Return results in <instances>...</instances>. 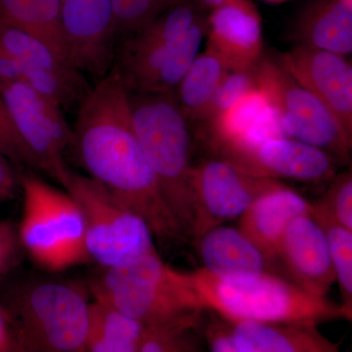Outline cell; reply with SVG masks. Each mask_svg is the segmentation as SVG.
I'll return each instance as SVG.
<instances>
[{"label":"cell","instance_id":"cell-1","mask_svg":"<svg viewBox=\"0 0 352 352\" xmlns=\"http://www.w3.org/2000/svg\"><path fill=\"white\" fill-rule=\"evenodd\" d=\"M73 133L69 150L88 177L144 220L157 239H185L139 143L129 90L113 69L78 106Z\"/></svg>","mask_w":352,"mask_h":352},{"label":"cell","instance_id":"cell-2","mask_svg":"<svg viewBox=\"0 0 352 352\" xmlns=\"http://www.w3.org/2000/svg\"><path fill=\"white\" fill-rule=\"evenodd\" d=\"M206 311L227 322L319 324L352 318V309L319 298L273 273L219 277L203 268L186 272Z\"/></svg>","mask_w":352,"mask_h":352},{"label":"cell","instance_id":"cell-3","mask_svg":"<svg viewBox=\"0 0 352 352\" xmlns=\"http://www.w3.org/2000/svg\"><path fill=\"white\" fill-rule=\"evenodd\" d=\"M131 119L164 200L191 241L195 221L189 122L175 94H129Z\"/></svg>","mask_w":352,"mask_h":352},{"label":"cell","instance_id":"cell-4","mask_svg":"<svg viewBox=\"0 0 352 352\" xmlns=\"http://www.w3.org/2000/svg\"><path fill=\"white\" fill-rule=\"evenodd\" d=\"M94 292L95 298L145 328L187 320L206 312L186 272L166 265L156 251L124 265L106 268Z\"/></svg>","mask_w":352,"mask_h":352},{"label":"cell","instance_id":"cell-5","mask_svg":"<svg viewBox=\"0 0 352 352\" xmlns=\"http://www.w3.org/2000/svg\"><path fill=\"white\" fill-rule=\"evenodd\" d=\"M6 308L25 352H87L90 303L76 285L29 282L14 289Z\"/></svg>","mask_w":352,"mask_h":352},{"label":"cell","instance_id":"cell-6","mask_svg":"<svg viewBox=\"0 0 352 352\" xmlns=\"http://www.w3.org/2000/svg\"><path fill=\"white\" fill-rule=\"evenodd\" d=\"M23 210L20 244L44 270L60 271L88 258L85 222L71 196L34 175L20 178Z\"/></svg>","mask_w":352,"mask_h":352},{"label":"cell","instance_id":"cell-7","mask_svg":"<svg viewBox=\"0 0 352 352\" xmlns=\"http://www.w3.org/2000/svg\"><path fill=\"white\" fill-rule=\"evenodd\" d=\"M61 185L82 212L88 258L106 270L156 251L154 236L144 220L91 178L69 168Z\"/></svg>","mask_w":352,"mask_h":352},{"label":"cell","instance_id":"cell-8","mask_svg":"<svg viewBox=\"0 0 352 352\" xmlns=\"http://www.w3.org/2000/svg\"><path fill=\"white\" fill-rule=\"evenodd\" d=\"M254 75L286 138L323 150L336 163H349L352 141L321 102L298 85L277 59L263 56Z\"/></svg>","mask_w":352,"mask_h":352},{"label":"cell","instance_id":"cell-9","mask_svg":"<svg viewBox=\"0 0 352 352\" xmlns=\"http://www.w3.org/2000/svg\"><path fill=\"white\" fill-rule=\"evenodd\" d=\"M0 92L36 168L61 185L69 168L65 155L71 149L74 136L63 109L23 82L3 83Z\"/></svg>","mask_w":352,"mask_h":352},{"label":"cell","instance_id":"cell-10","mask_svg":"<svg viewBox=\"0 0 352 352\" xmlns=\"http://www.w3.org/2000/svg\"><path fill=\"white\" fill-rule=\"evenodd\" d=\"M191 184L195 201L193 244L210 229L239 219L259 197L287 186L274 178L252 175L219 157L193 166Z\"/></svg>","mask_w":352,"mask_h":352},{"label":"cell","instance_id":"cell-11","mask_svg":"<svg viewBox=\"0 0 352 352\" xmlns=\"http://www.w3.org/2000/svg\"><path fill=\"white\" fill-rule=\"evenodd\" d=\"M207 32V15L182 36L148 47H122L117 69L129 94H175L200 53Z\"/></svg>","mask_w":352,"mask_h":352},{"label":"cell","instance_id":"cell-12","mask_svg":"<svg viewBox=\"0 0 352 352\" xmlns=\"http://www.w3.org/2000/svg\"><path fill=\"white\" fill-rule=\"evenodd\" d=\"M0 50L17 65L21 82L62 109L80 106L89 91L82 72L29 32L0 23Z\"/></svg>","mask_w":352,"mask_h":352},{"label":"cell","instance_id":"cell-13","mask_svg":"<svg viewBox=\"0 0 352 352\" xmlns=\"http://www.w3.org/2000/svg\"><path fill=\"white\" fill-rule=\"evenodd\" d=\"M241 170L263 177L321 182L335 176L336 162L323 150L288 138L214 152Z\"/></svg>","mask_w":352,"mask_h":352},{"label":"cell","instance_id":"cell-14","mask_svg":"<svg viewBox=\"0 0 352 352\" xmlns=\"http://www.w3.org/2000/svg\"><path fill=\"white\" fill-rule=\"evenodd\" d=\"M69 63L103 78L113 60L116 38L112 0H59Z\"/></svg>","mask_w":352,"mask_h":352},{"label":"cell","instance_id":"cell-15","mask_svg":"<svg viewBox=\"0 0 352 352\" xmlns=\"http://www.w3.org/2000/svg\"><path fill=\"white\" fill-rule=\"evenodd\" d=\"M277 60L298 85L321 102L352 141V67L346 58L295 46Z\"/></svg>","mask_w":352,"mask_h":352},{"label":"cell","instance_id":"cell-16","mask_svg":"<svg viewBox=\"0 0 352 352\" xmlns=\"http://www.w3.org/2000/svg\"><path fill=\"white\" fill-rule=\"evenodd\" d=\"M280 276L310 295L327 298L336 282L327 238L311 214L287 227L273 258Z\"/></svg>","mask_w":352,"mask_h":352},{"label":"cell","instance_id":"cell-17","mask_svg":"<svg viewBox=\"0 0 352 352\" xmlns=\"http://www.w3.org/2000/svg\"><path fill=\"white\" fill-rule=\"evenodd\" d=\"M206 36L207 46L229 71H254L263 56V23L250 0H233L210 11Z\"/></svg>","mask_w":352,"mask_h":352},{"label":"cell","instance_id":"cell-18","mask_svg":"<svg viewBox=\"0 0 352 352\" xmlns=\"http://www.w3.org/2000/svg\"><path fill=\"white\" fill-rule=\"evenodd\" d=\"M194 245L203 263L201 268L215 276L279 275L272 261L239 228L214 227L204 233Z\"/></svg>","mask_w":352,"mask_h":352},{"label":"cell","instance_id":"cell-19","mask_svg":"<svg viewBox=\"0 0 352 352\" xmlns=\"http://www.w3.org/2000/svg\"><path fill=\"white\" fill-rule=\"evenodd\" d=\"M227 323L240 352H342L339 344L325 337L317 324Z\"/></svg>","mask_w":352,"mask_h":352},{"label":"cell","instance_id":"cell-20","mask_svg":"<svg viewBox=\"0 0 352 352\" xmlns=\"http://www.w3.org/2000/svg\"><path fill=\"white\" fill-rule=\"evenodd\" d=\"M311 208V203L307 199L285 186L254 201L239 217L238 228L273 263L277 245L287 227L296 217L310 214Z\"/></svg>","mask_w":352,"mask_h":352},{"label":"cell","instance_id":"cell-21","mask_svg":"<svg viewBox=\"0 0 352 352\" xmlns=\"http://www.w3.org/2000/svg\"><path fill=\"white\" fill-rule=\"evenodd\" d=\"M296 46L347 56L352 52V0H314L296 18Z\"/></svg>","mask_w":352,"mask_h":352},{"label":"cell","instance_id":"cell-22","mask_svg":"<svg viewBox=\"0 0 352 352\" xmlns=\"http://www.w3.org/2000/svg\"><path fill=\"white\" fill-rule=\"evenodd\" d=\"M0 23L41 39L69 63L59 0H0Z\"/></svg>","mask_w":352,"mask_h":352},{"label":"cell","instance_id":"cell-23","mask_svg":"<svg viewBox=\"0 0 352 352\" xmlns=\"http://www.w3.org/2000/svg\"><path fill=\"white\" fill-rule=\"evenodd\" d=\"M146 328L100 298L90 303L87 352H138Z\"/></svg>","mask_w":352,"mask_h":352},{"label":"cell","instance_id":"cell-24","mask_svg":"<svg viewBox=\"0 0 352 352\" xmlns=\"http://www.w3.org/2000/svg\"><path fill=\"white\" fill-rule=\"evenodd\" d=\"M228 71L226 62L212 48L207 46L199 53L175 94L189 124L200 122L204 111Z\"/></svg>","mask_w":352,"mask_h":352},{"label":"cell","instance_id":"cell-25","mask_svg":"<svg viewBox=\"0 0 352 352\" xmlns=\"http://www.w3.org/2000/svg\"><path fill=\"white\" fill-rule=\"evenodd\" d=\"M271 111L272 109L258 88L248 92L207 124L208 145L239 142L247 138Z\"/></svg>","mask_w":352,"mask_h":352},{"label":"cell","instance_id":"cell-26","mask_svg":"<svg viewBox=\"0 0 352 352\" xmlns=\"http://www.w3.org/2000/svg\"><path fill=\"white\" fill-rule=\"evenodd\" d=\"M205 314L168 325L146 328L138 352H208L203 332Z\"/></svg>","mask_w":352,"mask_h":352},{"label":"cell","instance_id":"cell-27","mask_svg":"<svg viewBox=\"0 0 352 352\" xmlns=\"http://www.w3.org/2000/svg\"><path fill=\"white\" fill-rule=\"evenodd\" d=\"M312 217L320 224L327 238L336 282L339 284L342 295V305L352 309V230L332 220Z\"/></svg>","mask_w":352,"mask_h":352},{"label":"cell","instance_id":"cell-28","mask_svg":"<svg viewBox=\"0 0 352 352\" xmlns=\"http://www.w3.org/2000/svg\"><path fill=\"white\" fill-rule=\"evenodd\" d=\"M116 36H131L180 0H112Z\"/></svg>","mask_w":352,"mask_h":352},{"label":"cell","instance_id":"cell-29","mask_svg":"<svg viewBox=\"0 0 352 352\" xmlns=\"http://www.w3.org/2000/svg\"><path fill=\"white\" fill-rule=\"evenodd\" d=\"M311 205L312 215L332 220L352 230L351 171L333 176L325 194Z\"/></svg>","mask_w":352,"mask_h":352},{"label":"cell","instance_id":"cell-30","mask_svg":"<svg viewBox=\"0 0 352 352\" xmlns=\"http://www.w3.org/2000/svg\"><path fill=\"white\" fill-rule=\"evenodd\" d=\"M254 71H228L222 78L210 99L207 108L204 111L200 122L205 124L217 119L227 109L231 107L243 95L256 89Z\"/></svg>","mask_w":352,"mask_h":352},{"label":"cell","instance_id":"cell-31","mask_svg":"<svg viewBox=\"0 0 352 352\" xmlns=\"http://www.w3.org/2000/svg\"><path fill=\"white\" fill-rule=\"evenodd\" d=\"M0 154L13 163L36 168L31 153L25 147L19 133L14 126L0 92Z\"/></svg>","mask_w":352,"mask_h":352},{"label":"cell","instance_id":"cell-32","mask_svg":"<svg viewBox=\"0 0 352 352\" xmlns=\"http://www.w3.org/2000/svg\"><path fill=\"white\" fill-rule=\"evenodd\" d=\"M208 317L204 318L203 332L208 352H240L229 332L226 320L207 311Z\"/></svg>","mask_w":352,"mask_h":352},{"label":"cell","instance_id":"cell-33","mask_svg":"<svg viewBox=\"0 0 352 352\" xmlns=\"http://www.w3.org/2000/svg\"><path fill=\"white\" fill-rule=\"evenodd\" d=\"M20 245L18 231L12 222L0 221V276L17 258Z\"/></svg>","mask_w":352,"mask_h":352},{"label":"cell","instance_id":"cell-34","mask_svg":"<svg viewBox=\"0 0 352 352\" xmlns=\"http://www.w3.org/2000/svg\"><path fill=\"white\" fill-rule=\"evenodd\" d=\"M0 352H25L12 317L0 305Z\"/></svg>","mask_w":352,"mask_h":352},{"label":"cell","instance_id":"cell-35","mask_svg":"<svg viewBox=\"0 0 352 352\" xmlns=\"http://www.w3.org/2000/svg\"><path fill=\"white\" fill-rule=\"evenodd\" d=\"M17 188V178L8 160L0 154V201L12 198Z\"/></svg>","mask_w":352,"mask_h":352},{"label":"cell","instance_id":"cell-36","mask_svg":"<svg viewBox=\"0 0 352 352\" xmlns=\"http://www.w3.org/2000/svg\"><path fill=\"white\" fill-rule=\"evenodd\" d=\"M194 4L201 10H214L217 7L223 6L227 2L233 1V0H191Z\"/></svg>","mask_w":352,"mask_h":352},{"label":"cell","instance_id":"cell-37","mask_svg":"<svg viewBox=\"0 0 352 352\" xmlns=\"http://www.w3.org/2000/svg\"><path fill=\"white\" fill-rule=\"evenodd\" d=\"M267 2H272V3H279V2L286 1V0H265Z\"/></svg>","mask_w":352,"mask_h":352}]
</instances>
